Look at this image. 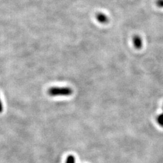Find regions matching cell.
Segmentation results:
<instances>
[{"instance_id": "cell-3", "label": "cell", "mask_w": 163, "mask_h": 163, "mask_svg": "<svg viewBox=\"0 0 163 163\" xmlns=\"http://www.w3.org/2000/svg\"><path fill=\"white\" fill-rule=\"evenodd\" d=\"M133 44L136 49H141L143 47V41L140 36L135 35L132 39Z\"/></svg>"}, {"instance_id": "cell-5", "label": "cell", "mask_w": 163, "mask_h": 163, "mask_svg": "<svg viewBox=\"0 0 163 163\" xmlns=\"http://www.w3.org/2000/svg\"><path fill=\"white\" fill-rule=\"evenodd\" d=\"M76 163V159L75 157L73 155H69L66 160L65 163Z\"/></svg>"}, {"instance_id": "cell-7", "label": "cell", "mask_w": 163, "mask_h": 163, "mask_svg": "<svg viewBox=\"0 0 163 163\" xmlns=\"http://www.w3.org/2000/svg\"><path fill=\"white\" fill-rule=\"evenodd\" d=\"M3 111V105H2V103L1 101V99L0 98V113L2 112Z\"/></svg>"}, {"instance_id": "cell-4", "label": "cell", "mask_w": 163, "mask_h": 163, "mask_svg": "<svg viewBox=\"0 0 163 163\" xmlns=\"http://www.w3.org/2000/svg\"><path fill=\"white\" fill-rule=\"evenodd\" d=\"M156 121L158 124L161 127H163V114H160L157 117H156Z\"/></svg>"}, {"instance_id": "cell-8", "label": "cell", "mask_w": 163, "mask_h": 163, "mask_svg": "<svg viewBox=\"0 0 163 163\" xmlns=\"http://www.w3.org/2000/svg\"></svg>"}, {"instance_id": "cell-6", "label": "cell", "mask_w": 163, "mask_h": 163, "mask_svg": "<svg viewBox=\"0 0 163 163\" xmlns=\"http://www.w3.org/2000/svg\"><path fill=\"white\" fill-rule=\"evenodd\" d=\"M156 4L158 7L163 8V0H157Z\"/></svg>"}, {"instance_id": "cell-1", "label": "cell", "mask_w": 163, "mask_h": 163, "mask_svg": "<svg viewBox=\"0 0 163 163\" xmlns=\"http://www.w3.org/2000/svg\"><path fill=\"white\" fill-rule=\"evenodd\" d=\"M73 91L70 87H52L48 90V94L50 96H70Z\"/></svg>"}, {"instance_id": "cell-2", "label": "cell", "mask_w": 163, "mask_h": 163, "mask_svg": "<svg viewBox=\"0 0 163 163\" xmlns=\"http://www.w3.org/2000/svg\"><path fill=\"white\" fill-rule=\"evenodd\" d=\"M96 18L101 24H107L109 22L108 17L103 13H97L96 15Z\"/></svg>"}]
</instances>
